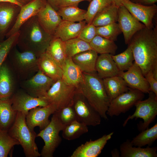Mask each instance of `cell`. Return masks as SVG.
<instances>
[{
  "instance_id": "50",
  "label": "cell",
  "mask_w": 157,
  "mask_h": 157,
  "mask_svg": "<svg viewBox=\"0 0 157 157\" xmlns=\"http://www.w3.org/2000/svg\"><path fill=\"white\" fill-rule=\"evenodd\" d=\"M18 3L22 6L25 5L33 0H16Z\"/></svg>"
},
{
  "instance_id": "23",
  "label": "cell",
  "mask_w": 157,
  "mask_h": 157,
  "mask_svg": "<svg viewBox=\"0 0 157 157\" xmlns=\"http://www.w3.org/2000/svg\"><path fill=\"white\" fill-rule=\"evenodd\" d=\"M157 147L147 146L146 148L135 146L127 139L119 147L121 157H156Z\"/></svg>"
},
{
  "instance_id": "18",
  "label": "cell",
  "mask_w": 157,
  "mask_h": 157,
  "mask_svg": "<svg viewBox=\"0 0 157 157\" xmlns=\"http://www.w3.org/2000/svg\"><path fill=\"white\" fill-rule=\"evenodd\" d=\"M21 7L9 2H0V39L2 40L14 24Z\"/></svg>"
},
{
  "instance_id": "26",
  "label": "cell",
  "mask_w": 157,
  "mask_h": 157,
  "mask_svg": "<svg viewBox=\"0 0 157 157\" xmlns=\"http://www.w3.org/2000/svg\"><path fill=\"white\" fill-rule=\"evenodd\" d=\"M14 86L11 70L4 62L0 68V99L11 98L14 93Z\"/></svg>"
},
{
  "instance_id": "32",
  "label": "cell",
  "mask_w": 157,
  "mask_h": 157,
  "mask_svg": "<svg viewBox=\"0 0 157 157\" xmlns=\"http://www.w3.org/2000/svg\"><path fill=\"white\" fill-rule=\"evenodd\" d=\"M89 43L92 49L100 54L114 55L117 49L114 41L97 35Z\"/></svg>"
},
{
  "instance_id": "1",
  "label": "cell",
  "mask_w": 157,
  "mask_h": 157,
  "mask_svg": "<svg viewBox=\"0 0 157 157\" xmlns=\"http://www.w3.org/2000/svg\"><path fill=\"white\" fill-rule=\"evenodd\" d=\"M129 44L131 46L134 62L144 76L151 71L157 79V26L151 28L145 27L138 31Z\"/></svg>"
},
{
  "instance_id": "46",
  "label": "cell",
  "mask_w": 157,
  "mask_h": 157,
  "mask_svg": "<svg viewBox=\"0 0 157 157\" xmlns=\"http://www.w3.org/2000/svg\"><path fill=\"white\" fill-rule=\"evenodd\" d=\"M132 2L145 6H150L155 4L157 0H130Z\"/></svg>"
},
{
  "instance_id": "42",
  "label": "cell",
  "mask_w": 157,
  "mask_h": 157,
  "mask_svg": "<svg viewBox=\"0 0 157 157\" xmlns=\"http://www.w3.org/2000/svg\"><path fill=\"white\" fill-rule=\"evenodd\" d=\"M55 112L60 121L65 126L77 120L76 113L72 105L63 107Z\"/></svg>"
},
{
  "instance_id": "5",
  "label": "cell",
  "mask_w": 157,
  "mask_h": 157,
  "mask_svg": "<svg viewBox=\"0 0 157 157\" xmlns=\"http://www.w3.org/2000/svg\"><path fill=\"white\" fill-rule=\"evenodd\" d=\"M65 126L59 120L55 112L49 124L37 135V137L41 138L44 143L40 153L41 156L53 157L54 152L62 141L59 133Z\"/></svg>"
},
{
  "instance_id": "43",
  "label": "cell",
  "mask_w": 157,
  "mask_h": 157,
  "mask_svg": "<svg viewBox=\"0 0 157 157\" xmlns=\"http://www.w3.org/2000/svg\"><path fill=\"white\" fill-rule=\"evenodd\" d=\"M96 35V27L91 24H87L85 25L77 38L90 43Z\"/></svg>"
},
{
  "instance_id": "16",
  "label": "cell",
  "mask_w": 157,
  "mask_h": 157,
  "mask_svg": "<svg viewBox=\"0 0 157 157\" xmlns=\"http://www.w3.org/2000/svg\"><path fill=\"white\" fill-rule=\"evenodd\" d=\"M47 3L46 0H33L22 6L14 24L6 35V38L18 32L21 26L29 19L36 15Z\"/></svg>"
},
{
  "instance_id": "35",
  "label": "cell",
  "mask_w": 157,
  "mask_h": 157,
  "mask_svg": "<svg viewBox=\"0 0 157 157\" xmlns=\"http://www.w3.org/2000/svg\"><path fill=\"white\" fill-rule=\"evenodd\" d=\"M57 12L62 20L79 22L85 19L86 10L73 6L59 8Z\"/></svg>"
},
{
  "instance_id": "19",
  "label": "cell",
  "mask_w": 157,
  "mask_h": 157,
  "mask_svg": "<svg viewBox=\"0 0 157 157\" xmlns=\"http://www.w3.org/2000/svg\"><path fill=\"white\" fill-rule=\"evenodd\" d=\"M114 133L112 132L105 134L98 139L90 140L78 147L73 151L71 157H97L101 152L108 141Z\"/></svg>"
},
{
  "instance_id": "30",
  "label": "cell",
  "mask_w": 157,
  "mask_h": 157,
  "mask_svg": "<svg viewBox=\"0 0 157 157\" xmlns=\"http://www.w3.org/2000/svg\"><path fill=\"white\" fill-rule=\"evenodd\" d=\"M118 7L115 2L98 13L92 24L95 27L107 25L117 22Z\"/></svg>"
},
{
  "instance_id": "47",
  "label": "cell",
  "mask_w": 157,
  "mask_h": 157,
  "mask_svg": "<svg viewBox=\"0 0 157 157\" xmlns=\"http://www.w3.org/2000/svg\"><path fill=\"white\" fill-rule=\"evenodd\" d=\"M46 1L56 11H57L58 10L59 0H46Z\"/></svg>"
},
{
  "instance_id": "10",
  "label": "cell",
  "mask_w": 157,
  "mask_h": 157,
  "mask_svg": "<svg viewBox=\"0 0 157 157\" xmlns=\"http://www.w3.org/2000/svg\"><path fill=\"white\" fill-rule=\"evenodd\" d=\"M11 51L13 65L19 74L26 76L38 71V57L34 53L28 51H19L15 47Z\"/></svg>"
},
{
  "instance_id": "17",
  "label": "cell",
  "mask_w": 157,
  "mask_h": 157,
  "mask_svg": "<svg viewBox=\"0 0 157 157\" xmlns=\"http://www.w3.org/2000/svg\"><path fill=\"white\" fill-rule=\"evenodd\" d=\"M118 75L124 79L129 88L144 93H148L150 91L148 83L140 68L135 62L127 71H119Z\"/></svg>"
},
{
  "instance_id": "38",
  "label": "cell",
  "mask_w": 157,
  "mask_h": 157,
  "mask_svg": "<svg viewBox=\"0 0 157 157\" xmlns=\"http://www.w3.org/2000/svg\"><path fill=\"white\" fill-rule=\"evenodd\" d=\"M90 2L85 19L87 24H92L94 17L98 13L114 2L113 0H92Z\"/></svg>"
},
{
  "instance_id": "13",
  "label": "cell",
  "mask_w": 157,
  "mask_h": 157,
  "mask_svg": "<svg viewBox=\"0 0 157 157\" xmlns=\"http://www.w3.org/2000/svg\"><path fill=\"white\" fill-rule=\"evenodd\" d=\"M121 3L134 17L142 22L145 27L149 28L154 27L153 22L157 12L156 4L145 6L133 3L130 0H122Z\"/></svg>"
},
{
  "instance_id": "15",
  "label": "cell",
  "mask_w": 157,
  "mask_h": 157,
  "mask_svg": "<svg viewBox=\"0 0 157 157\" xmlns=\"http://www.w3.org/2000/svg\"><path fill=\"white\" fill-rule=\"evenodd\" d=\"M55 107L51 104L44 106H39L30 110L26 116V124L30 130L34 131L36 126L40 130L45 128L49 123L50 116L56 111Z\"/></svg>"
},
{
  "instance_id": "21",
  "label": "cell",
  "mask_w": 157,
  "mask_h": 157,
  "mask_svg": "<svg viewBox=\"0 0 157 157\" xmlns=\"http://www.w3.org/2000/svg\"><path fill=\"white\" fill-rule=\"evenodd\" d=\"M87 24L85 20L76 23L62 20L56 29L53 37L60 38L64 42L77 38Z\"/></svg>"
},
{
  "instance_id": "20",
  "label": "cell",
  "mask_w": 157,
  "mask_h": 157,
  "mask_svg": "<svg viewBox=\"0 0 157 157\" xmlns=\"http://www.w3.org/2000/svg\"><path fill=\"white\" fill-rule=\"evenodd\" d=\"M36 16L44 30L49 34L53 36L56 29L62 20L57 11L47 2L45 6Z\"/></svg>"
},
{
  "instance_id": "48",
  "label": "cell",
  "mask_w": 157,
  "mask_h": 157,
  "mask_svg": "<svg viewBox=\"0 0 157 157\" xmlns=\"http://www.w3.org/2000/svg\"><path fill=\"white\" fill-rule=\"evenodd\" d=\"M112 157H120V152L117 149H114L111 152Z\"/></svg>"
},
{
  "instance_id": "36",
  "label": "cell",
  "mask_w": 157,
  "mask_h": 157,
  "mask_svg": "<svg viewBox=\"0 0 157 157\" xmlns=\"http://www.w3.org/2000/svg\"><path fill=\"white\" fill-rule=\"evenodd\" d=\"M124 52L117 55H112V57L120 71L128 70L133 65L134 60L131 45Z\"/></svg>"
},
{
  "instance_id": "34",
  "label": "cell",
  "mask_w": 157,
  "mask_h": 157,
  "mask_svg": "<svg viewBox=\"0 0 157 157\" xmlns=\"http://www.w3.org/2000/svg\"><path fill=\"white\" fill-rule=\"evenodd\" d=\"M88 131L87 126L76 120L65 126L62 131V135L66 140H73L87 133Z\"/></svg>"
},
{
  "instance_id": "31",
  "label": "cell",
  "mask_w": 157,
  "mask_h": 157,
  "mask_svg": "<svg viewBox=\"0 0 157 157\" xmlns=\"http://www.w3.org/2000/svg\"><path fill=\"white\" fill-rule=\"evenodd\" d=\"M45 53L56 61L62 69L67 58L64 41L60 38L53 37Z\"/></svg>"
},
{
  "instance_id": "12",
  "label": "cell",
  "mask_w": 157,
  "mask_h": 157,
  "mask_svg": "<svg viewBox=\"0 0 157 157\" xmlns=\"http://www.w3.org/2000/svg\"><path fill=\"white\" fill-rule=\"evenodd\" d=\"M117 22L123 33L125 43L128 44L134 35L145 26L137 20L122 5L118 8Z\"/></svg>"
},
{
  "instance_id": "44",
  "label": "cell",
  "mask_w": 157,
  "mask_h": 157,
  "mask_svg": "<svg viewBox=\"0 0 157 157\" xmlns=\"http://www.w3.org/2000/svg\"><path fill=\"white\" fill-rule=\"evenodd\" d=\"M144 76L149 84L150 91L157 96V80L154 77L152 71L149 72Z\"/></svg>"
},
{
  "instance_id": "25",
  "label": "cell",
  "mask_w": 157,
  "mask_h": 157,
  "mask_svg": "<svg viewBox=\"0 0 157 157\" xmlns=\"http://www.w3.org/2000/svg\"><path fill=\"white\" fill-rule=\"evenodd\" d=\"M98 53L91 49L78 53L71 58L83 73L88 74L96 73L95 64Z\"/></svg>"
},
{
  "instance_id": "9",
  "label": "cell",
  "mask_w": 157,
  "mask_h": 157,
  "mask_svg": "<svg viewBox=\"0 0 157 157\" xmlns=\"http://www.w3.org/2000/svg\"><path fill=\"white\" fill-rule=\"evenodd\" d=\"M72 106L78 121L88 126H95L101 124L100 115L81 94L76 92Z\"/></svg>"
},
{
  "instance_id": "14",
  "label": "cell",
  "mask_w": 157,
  "mask_h": 157,
  "mask_svg": "<svg viewBox=\"0 0 157 157\" xmlns=\"http://www.w3.org/2000/svg\"><path fill=\"white\" fill-rule=\"evenodd\" d=\"M11 99L13 109L26 115L33 108L49 104L45 97H33L25 91H19L14 93Z\"/></svg>"
},
{
  "instance_id": "49",
  "label": "cell",
  "mask_w": 157,
  "mask_h": 157,
  "mask_svg": "<svg viewBox=\"0 0 157 157\" xmlns=\"http://www.w3.org/2000/svg\"><path fill=\"white\" fill-rule=\"evenodd\" d=\"M0 2H9L16 4L20 7L22 6L16 0H0Z\"/></svg>"
},
{
  "instance_id": "11",
  "label": "cell",
  "mask_w": 157,
  "mask_h": 157,
  "mask_svg": "<svg viewBox=\"0 0 157 157\" xmlns=\"http://www.w3.org/2000/svg\"><path fill=\"white\" fill-rule=\"evenodd\" d=\"M55 81L39 70L33 76L23 81L21 86L32 96L43 97Z\"/></svg>"
},
{
  "instance_id": "29",
  "label": "cell",
  "mask_w": 157,
  "mask_h": 157,
  "mask_svg": "<svg viewBox=\"0 0 157 157\" xmlns=\"http://www.w3.org/2000/svg\"><path fill=\"white\" fill-rule=\"evenodd\" d=\"M17 113L12 107L11 98L0 99V129L8 131L15 120Z\"/></svg>"
},
{
  "instance_id": "40",
  "label": "cell",
  "mask_w": 157,
  "mask_h": 157,
  "mask_svg": "<svg viewBox=\"0 0 157 157\" xmlns=\"http://www.w3.org/2000/svg\"><path fill=\"white\" fill-rule=\"evenodd\" d=\"M96 35L114 42L117 40L118 36L122 33L117 22L96 27Z\"/></svg>"
},
{
  "instance_id": "37",
  "label": "cell",
  "mask_w": 157,
  "mask_h": 157,
  "mask_svg": "<svg viewBox=\"0 0 157 157\" xmlns=\"http://www.w3.org/2000/svg\"><path fill=\"white\" fill-rule=\"evenodd\" d=\"M67 58H72L81 52L92 49L90 43L78 38L65 41Z\"/></svg>"
},
{
  "instance_id": "39",
  "label": "cell",
  "mask_w": 157,
  "mask_h": 157,
  "mask_svg": "<svg viewBox=\"0 0 157 157\" xmlns=\"http://www.w3.org/2000/svg\"><path fill=\"white\" fill-rule=\"evenodd\" d=\"M19 144L7 131L0 129V157H7L14 146Z\"/></svg>"
},
{
  "instance_id": "8",
  "label": "cell",
  "mask_w": 157,
  "mask_h": 157,
  "mask_svg": "<svg viewBox=\"0 0 157 157\" xmlns=\"http://www.w3.org/2000/svg\"><path fill=\"white\" fill-rule=\"evenodd\" d=\"M144 93L137 89L129 88V90L111 100L107 112L111 117L125 113L137 102L142 100Z\"/></svg>"
},
{
  "instance_id": "4",
  "label": "cell",
  "mask_w": 157,
  "mask_h": 157,
  "mask_svg": "<svg viewBox=\"0 0 157 157\" xmlns=\"http://www.w3.org/2000/svg\"><path fill=\"white\" fill-rule=\"evenodd\" d=\"M26 116L24 113L17 112L15 120L8 132L11 137L19 142L26 157H40V154L38 151L35 141L37 134L28 126Z\"/></svg>"
},
{
  "instance_id": "45",
  "label": "cell",
  "mask_w": 157,
  "mask_h": 157,
  "mask_svg": "<svg viewBox=\"0 0 157 157\" xmlns=\"http://www.w3.org/2000/svg\"><path fill=\"white\" fill-rule=\"evenodd\" d=\"M92 0H59L58 7L75 6H78L81 2L87 1L90 2Z\"/></svg>"
},
{
  "instance_id": "3",
  "label": "cell",
  "mask_w": 157,
  "mask_h": 157,
  "mask_svg": "<svg viewBox=\"0 0 157 157\" xmlns=\"http://www.w3.org/2000/svg\"><path fill=\"white\" fill-rule=\"evenodd\" d=\"M83 80L76 88V92L85 98L101 118L108 119L106 113L110 101L103 79L96 73H83Z\"/></svg>"
},
{
  "instance_id": "2",
  "label": "cell",
  "mask_w": 157,
  "mask_h": 157,
  "mask_svg": "<svg viewBox=\"0 0 157 157\" xmlns=\"http://www.w3.org/2000/svg\"><path fill=\"white\" fill-rule=\"evenodd\" d=\"M19 31L16 45L21 51L32 52L38 57L45 52L53 38L42 28L36 15L25 22Z\"/></svg>"
},
{
  "instance_id": "41",
  "label": "cell",
  "mask_w": 157,
  "mask_h": 157,
  "mask_svg": "<svg viewBox=\"0 0 157 157\" xmlns=\"http://www.w3.org/2000/svg\"><path fill=\"white\" fill-rule=\"evenodd\" d=\"M19 31L0 42V68L11 49L16 45Z\"/></svg>"
},
{
  "instance_id": "7",
  "label": "cell",
  "mask_w": 157,
  "mask_h": 157,
  "mask_svg": "<svg viewBox=\"0 0 157 157\" xmlns=\"http://www.w3.org/2000/svg\"><path fill=\"white\" fill-rule=\"evenodd\" d=\"M76 92V87L68 84L60 79L53 84L45 97L49 104L55 107L56 111L72 105Z\"/></svg>"
},
{
  "instance_id": "28",
  "label": "cell",
  "mask_w": 157,
  "mask_h": 157,
  "mask_svg": "<svg viewBox=\"0 0 157 157\" xmlns=\"http://www.w3.org/2000/svg\"><path fill=\"white\" fill-rule=\"evenodd\" d=\"M103 80L110 102L129 89L124 79L118 75L104 78Z\"/></svg>"
},
{
  "instance_id": "51",
  "label": "cell",
  "mask_w": 157,
  "mask_h": 157,
  "mask_svg": "<svg viewBox=\"0 0 157 157\" xmlns=\"http://www.w3.org/2000/svg\"><path fill=\"white\" fill-rule=\"evenodd\" d=\"M122 0H113L114 2L118 6H119L122 5L121 2Z\"/></svg>"
},
{
  "instance_id": "27",
  "label": "cell",
  "mask_w": 157,
  "mask_h": 157,
  "mask_svg": "<svg viewBox=\"0 0 157 157\" xmlns=\"http://www.w3.org/2000/svg\"><path fill=\"white\" fill-rule=\"evenodd\" d=\"M62 69V79L68 84L77 88L83 80V73L71 58H67Z\"/></svg>"
},
{
  "instance_id": "6",
  "label": "cell",
  "mask_w": 157,
  "mask_h": 157,
  "mask_svg": "<svg viewBox=\"0 0 157 157\" xmlns=\"http://www.w3.org/2000/svg\"><path fill=\"white\" fill-rule=\"evenodd\" d=\"M148 94L147 99L140 101L135 104V112L125 119L123 123V126L126 125L129 120L140 118L142 119L143 122L138 124V130L141 131L148 128L157 115V96L151 91Z\"/></svg>"
},
{
  "instance_id": "22",
  "label": "cell",
  "mask_w": 157,
  "mask_h": 157,
  "mask_svg": "<svg viewBox=\"0 0 157 157\" xmlns=\"http://www.w3.org/2000/svg\"><path fill=\"white\" fill-rule=\"evenodd\" d=\"M39 70L56 81L62 79L63 71L61 67L53 58L44 53L38 58Z\"/></svg>"
},
{
  "instance_id": "24",
  "label": "cell",
  "mask_w": 157,
  "mask_h": 157,
  "mask_svg": "<svg viewBox=\"0 0 157 157\" xmlns=\"http://www.w3.org/2000/svg\"><path fill=\"white\" fill-rule=\"evenodd\" d=\"M95 69L98 76L102 79L117 76L119 72L110 54H101L98 56Z\"/></svg>"
},
{
  "instance_id": "33",
  "label": "cell",
  "mask_w": 157,
  "mask_h": 157,
  "mask_svg": "<svg viewBox=\"0 0 157 157\" xmlns=\"http://www.w3.org/2000/svg\"><path fill=\"white\" fill-rule=\"evenodd\" d=\"M157 139V124L151 127L148 128L141 132L131 140L134 146L142 147L147 145L151 146Z\"/></svg>"
}]
</instances>
